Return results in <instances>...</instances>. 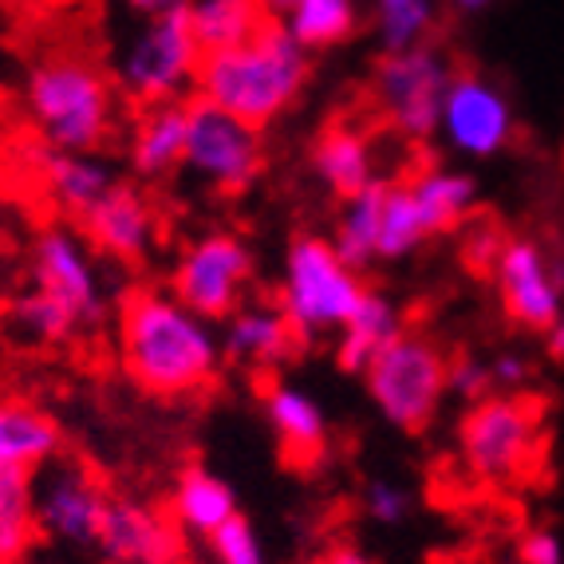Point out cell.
Instances as JSON below:
<instances>
[{
  "label": "cell",
  "instance_id": "cell-1",
  "mask_svg": "<svg viewBox=\"0 0 564 564\" xmlns=\"http://www.w3.org/2000/svg\"><path fill=\"white\" fill-rule=\"evenodd\" d=\"M119 356L147 395L186 399L217 379L221 336L170 289H134L119 304Z\"/></svg>",
  "mask_w": 564,
  "mask_h": 564
},
{
  "label": "cell",
  "instance_id": "cell-2",
  "mask_svg": "<svg viewBox=\"0 0 564 564\" xmlns=\"http://www.w3.org/2000/svg\"><path fill=\"white\" fill-rule=\"evenodd\" d=\"M308 79V52L284 32L281 20H264V29L249 44L202 56L194 91L206 104L249 122L253 131H264L296 107Z\"/></svg>",
  "mask_w": 564,
  "mask_h": 564
},
{
  "label": "cell",
  "instance_id": "cell-3",
  "mask_svg": "<svg viewBox=\"0 0 564 564\" xmlns=\"http://www.w3.org/2000/svg\"><path fill=\"white\" fill-rule=\"evenodd\" d=\"M24 104L40 142L64 154H95L111 139L119 99L107 72L79 56H47L24 79Z\"/></svg>",
  "mask_w": 564,
  "mask_h": 564
},
{
  "label": "cell",
  "instance_id": "cell-4",
  "mask_svg": "<svg viewBox=\"0 0 564 564\" xmlns=\"http://www.w3.org/2000/svg\"><path fill=\"white\" fill-rule=\"evenodd\" d=\"M364 273H356V269L339 261L328 237L296 234L289 241L276 308L284 312V321L296 328V336L304 344L336 336L351 321V312L364 301Z\"/></svg>",
  "mask_w": 564,
  "mask_h": 564
},
{
  "label": "cell",
  "instance_id": "cell-5",
  "mask_svg": "<svg viewBox=\"0 0 564 564\" xmlns=\"http://www.w3.org/2000/svg\"><path fill=\"white\" fill-rule=\"evenodd\" d=\"M541 446V403L529 395H486L466 406L458 423L462 466L486 486H509L525 478Z\"/></svg>",
  "mask_w": 564,
  "mask_h": 564
},
{
  "label": "cell",
  "instance_id": "cell-6",
  "mask_svg": "<svg viewBox=\"0 0 564 564\" xmlns=\"http://www.w3.org/2000/svg\"><path fill=\"white\" fill-rule=\"evenodd\" d=\"M367 399L403 434H423L446 399V356L423 332H403L387 344L364 376Z\"/></svg>",
  "mask_w": 564,
  "mask_h": 564
},
{
  "label": "cell",
  "instance_id": "cell-7",
  "mask_svg": "<svg viewBox=\"0 0 564 564\" xmlns=\"http://www.w3.org/2000/svg\"><path fill=\"white\" fill-rule=\"evenodd\" d=\"M198 64L202 47L189 32V12L182 4L174 12L142 20L131 44L122 47L115 76L127 99H134L139 107L182 104V95L198 79Z\"/></svg>",
  "mask_w": 564,
  "mask_h": 564
},
{
  "label": "cell",
  "instance_id": "cell-8",
  "mask_svg": "<svg viewBox=\"0 0 564 564\" xmlns=\"http://www.w3.org/2000/svg\"><path fill=\"white\" fill-rule=\"evenodd\" d=\"M253 249L237 234L214 229L186 245L170 269V296L206 324H226L245 304L253 281Z\"/></svg>",
  "mask_w": 564,
  "mask_h": 564
},
{
  "label": "cell",
  "instance_id": "cell-9",
  "mask_svg": "<svg viewBox=\"0 0 564 564\" xmlns=\"http://www.w3.org/2000/svg\"><path fill=\"white\" fill-rule=\"evenodd\" d=\"M182 166L217 194H245L264 174L261 131L194 95V99H186Z\"/></svg>",
  "mask_w": 564,
  "mask_h": 564
},
{
  "label": "cell",
  "instance_id": "cell-10",
  "mask_svg": "<svg viewBox=\"0 0 564 564\" xmlns=\"http://www.w3.org/2000/svg\"><path fill=\"white\" fill-rule=\"evenodd\" d=\"M454 79V67L443 47L419 44L411 52H391L376 67V99L399 134L414 142H426L438 134L446 87Z\"/></svg>",
  "mask_w": 564,
  "mask_h": 564
},
{
  "label": "cell",
  "instance_id": "cell-11",
  "mask_svg": "<svg viewBox=\"0 0 564 564\" xmlns=\"http://www.w3.org/2000/svg\"><path fill=\"white\" fill-rule=\"evenodd\" d=\"M506 321L521 332H545L564 312V257L533 237H509L489 264Z\"/></svg>",
  "mask_w": 564,
  "mask_h": 564
},
{
  "label": "cell",
  "instance_id": "cell-12",
  "mask_svg": "<svg viewBox=\"0 0 564 564\" xmlns=\"http://www.w3.org/2000/svg\"><path fill=\"white\" fill-rule=\"evenodd\" d=\"M32 281L36 292L72 316L79 332H91L107 321V292L95 269L87 241L67 226H52L36 237L32 249Z\"/></svg>",
  "mask_w": 564,
  "mask_h": 564
},
{
  "label": "cell",
  "instance_id": "cell-13",
  "mask_svg": "<svg viewBox=\"0 0 564 564\" xmlns=\"http://www.w3.org/2000/svg\"><path fill=\"white\" fill-rule=\"evenodd\" d=\"M107 489L79 458H52L32 474V506L40 533L72 549H95L107 513Z\"/></svg>",
  "mask_w": 564,
  "mask_h": 564
},
{
  "label": "cell",
  "instance_id": "cell-14",
  "mask_svg": "<svg viewBox=\"0 0 564 564\" xmlns=\"http://www.w3.org/2000/svg\"><path fill=\"white\" fill-rule=\"evenodd\" d=\"M438 134L462 159H494L513 139V104L501 84L481 72H454L446 87Z\"/></svg>",
  "mask_w": 564,
  "mask_h": 564
},
{
  "label": "cell",
  "instance_id": "cell-15",
  "mask_svg": "<svg viewBox=\"0 0 564 564\" xmlns=\"http://www.w3.org/2000/svg\"><path fill=\"white\" fill-rule=\"evenodd\" d=\"M76 221L87 249L95 257H107V261L119 264H139L154 249V237H159L154 206L139 186H127V182H115L104 198L95 202L91 209H84Z\"/></svg>",
  "mask_w": 564,
  "mask_h": 564
},
{
  "label": "cell",
  "instance_id": "cell-16",
  "mask_svg": "<svg viewBox=\"0 0 564 564\" xmlns=\"http://www.w3.org/2000/svg\"><path fill=\"white\" fill-rule=\"evenodd\" d=\"M186 536L170 513L131 498L107 501L95 549L107 564H182Z\"/></svg>",
  "mask_w": 564,
  "mask_h": 564
},
{
  "label": "cell",
  "instance_id": "cell-17",
  "mask_svg": "<svg viewBox=\"0 0 564 564\" xmlns=\"http://www.w3.org/2000/svg\"><path fill=\"white\" fill-rule=\"evenodd\" d=\"M264 419L273 426V438L281 446V458L289 466H316L328 451V414L316 399L296 383H276L264 387Z\"/></svg>",
  "mask_w": 564,
  "mask_h": 564
},
{
  "label": "cell",
  "instance_id": "cell-18",
  "mask_svg": "<svg viewBox=\"0 0 564 564\" xmlns=\"http://www.w3.org/2000/svg\"><path fill=\"white\" fill-rule=\"evenodd\" d=\"M304 339L296 336L281 308H264V304H241L221 328V356L234 364L257 367V371H273L296 359Z\"/></svg>",
  "mask_w": 564,
  "mask_h": 564
},
{
  "label": "cell",
  "instance_id": "cell-19",
  "mask_svg": "<svg viewBox=\"0 0 564 564\" xmlns=\"http://www.w3.org/2000/svg\"><path fill=\"white\" fill-rule=\"evenodd\" d=\"M406 186H411L414 214H419L426 241L454 234L478 209V182L458 166H426L414 178H406Z\"/></svg>",
  "mask_w": 564,
  "mask_h": 564
},
{
  "label": "cell",
  "instance_id": "cell-20",
  "mask_svg": "<svg viewBox=\"0 0 564 564\" xmlns=\"http://www.w3.org/2000/svg\"><path fill=\"white\" fill-rule=\"evenodd\" d=\"M186 154V99L182 104L142 107L127 142V162L139 182H159L182 166Z\"/></svg>",
  "mask_w": 564,
  "mask_h": 564
},
{
  "label": "cell",
  "instance_id": "cell-21",
  "mask_svg": "<svg viewBox=\"0 0 564 564\" xmlns=\"http://www.w3.org/2000/svg\"><path fill=\"white\" fill-rule=\"evenodd\" d=\"M29 162L40 170V178H44L47 194L56 198V206L67 209L72 217L91 209L115 186V170L95 154H64L36 142V147H29Z\"/></svg>",
  "mask_w": 564,
  "mask_h": 564
},
{
  "label": "cell",
  "instance_id": "cell-22",
  "mask_svg": "<svg viewBox=\"0 0 564 564\" xmlns=\"http://www.w3.org/2000/svg\"><path fill=\"white\" fill-rule=\"evenodd\" d=\"M403 312L399 304L379 289H367L356 304L351 321L336 332V367L344 376H364L371 359L403 336Z\"/></svg>",
  "mask_w": 564,
  "mask_h": 564
},
{
  "label": "cell",
  "instance_id": "cell-23",
  "mask_svg": "<svg viewBox=\"0 0 564 564\" xmlns=\"http://www.w3.org/2000/svg\"><path fill=\"white\" fill-rule=\"evenodd\" d=\"M312 170L316 178L324 182L332 198L344 202L351 194H359L364 186L379 178L376 174V151L367 134H359L356 127H344V122H332L316 134L312 142Z\"/></svg>",
  "mask_w": 564,
  "mask_h": 564
},
{
  "label": "cell",
  "instance_id": "cell-24",
  "mask_svg": "<svg viewBox=\"0 0 564 564\" xmlns=\"http://www.w3.org/2000/svg\"><path fill=\"white\" fill-rule=\"evenodd\" d=\"M237 513H241L237 509V489L226 478H217L206 466H186L178 474L174 494H170V518L182 529V536L206 541L209 533H217Z\"/></svg>",
  "mask_w": 564,
  "mask_h": 564
},
{
  "label": "cell",
  "instance_id": "cell-25",
  "mask_svg": "<svg viewBox=\"0 0 564 564\" xmlns=\"http://www.w3.org/2000/svg\"><path fill=\"white\" fill-rule=\"evenodd\" d=\"M64 434L44 411L29 403H0V470L36 474L52 458H59Z\"/></svg>",
  "mask_w": 564,
  "mask_h": 564
},
{
  "label": "cell",
  "instance_id": "cell-26",
  "mask_svg": "<svg viewBox=\"0 0 564 564\" xmlns=\"http://www.w3.org/2000/svg\"><path fill=\"white\" fill-rule=\"evenodd\" d=\"M383 189L387 182L376 178L371 186H364L359 194L339 202V217L332 226V249L339 253V261L367 273L379 261V217H383Z\"/></svg>",
  "mask_w": 564,
  "mask_h": 564
},
{
  "label": "cell",
  "instance_id": "cell-27",
  "mask_svg": "<svg viewBox=\"0 0 564 564\" xmlns=\"http://www.w3.org/2000/svg\"><path fill=\"white\" fill-rule=\"evenodd\" d=\"M186 12L202 56L249 44L269 20L257 0H186Z\"/></svg>",
  "mask_w": 564,
  "mask_h": 564
},
{
  "label": "cell",
  "instance_id": "cell-28",
  "mask_svg": "<svg viewBox=\"0 0 564 564\" xmlns=\"http://www.w3.org/2000/svg\"><path fill=\"white\" fill-rule=\"evenodd\" d=\"M304 52H328V47L348 44L359 32V4L356 0H292V9L281 17Z\"/></svg>",
  "mask_w": 564,
  "mask_h": 564
},
{
  "label": "cell",
  "instance_id": "cell-29",
  "mask_svg": "<svg viewBox=\"0 0 564 564\" xmlns=\"http://www.w3.org/2000/svg\"><path fill=\"white\" fill-rule=\"evenodd\" d=\"M36 506H32V474L0 470V564H20L36 541Z\"/></svg>",
  "mask_w": 564,
  "mask_h": 564
},
{
  "label": "cell",
  "instance_id": "cell-30",
  "mask_svg": "<svg viewBox=\"0 0 564 564\" xmlns=\"http://www.w3.org/2000/svg\"><path fill=\"white\" fill-rule=\"evenodd\" d=\"M371 9H376V32L379 44H383V56L431 44L438 0H371Z\"/></svg>",
  "mask_w": 564,
  "mask_h": 564
},
{
  "label": "cell",
  "instance_id": "cell-31",
  "mask_svg": "<svg viewBox=\"0 0 564 564\" xmlns=\"http://www.w3.org/2000/svg\"><path fill=\"white\" fill-rule=\"evenodd\" d=\"M426 245V234L414 214L411 186L387 182L383 189V217H379V261H406Z\"/></svg>",
  "mask_w": 564,
  "mask_h": 564
},
{
  "label": "cell",
  "instance_id": "cell-32",
  "mask_svg": "<svg viewBox=\"0 0 564 564\" xmlns=\"http://www.w3.org/2000/svg\"><path fill=\"white\" fill-rule=\"evenodd\" d=\"M9 324L24 339H36V344H67L72 336H79V328L72 324V316H67L59 304L47 301L44 292H36V289L12 301Z\"/></svg>",
  "mask_w": 564,
  "mask_h": 564
},
{
  "label": "cell",
  "instance_id": "cell-33",
  "mask_svg": "<svg viewBox=\"0 0 564 564\" xmlns=\"http://www.w3.org/2000/svg\"><path fill=\"white\" fill-rule=\"evenodd\" d=\"M206 549H209V561L214 564H269L261 533H257L253 521L245 518V513L229 518L217 533H209Z\"/></svg>",
  "mask_w": 564,
  "mask_h": 564
},
{
  "label": "cell",
  "instance_id": "cell-34",
  "mask_svg": "<svg viewBox=\"0 0 564 564\" xmlns=\"http://www.w3.org/2000/svg\"><path fill=\"white\" fill-rule=\"evenodd\" d=\"M446 395H454L466 406H474L486 395H494V376H489L486 359H478V356L446 359Z\"/></svg>",
  "mask_w": 564,
  "mask_h": 564
},
{
  "label": "cell",
  "instance_id": "cell-35",
  "mask_svg": "<svg viewBox=\"0 0 564 564\" xmlns=\"http://www.w3.org/2000/svg\"><path fill=\"white\" fill-rule=\"evenodd\" d=\"M364 513L376 521V525L395 529V525H403V521L411 518V494H406L399 481L379 478V481H371V486L364 489Z\"/></svg>",
  "mask_w": 564,
  "mask_h": 564
},
{
  "label": "cell",
  "instance_id": "cell-36",
  "mask_svg": "<svg viewBox=\"0 0 564 564\" xmlns=\"http://www.w3.org/2000/svg\"><path fill=\"white\" fill-rule=\"evenodd\" d=\"M489 376H494V391L501 395H518L521 387L533 379V356L521 348H506L489 359Z\"/></svg>",
  "mask_w": 564,
  "mask_h": 564
},
{
  "label": "cell",
  "instance_id": "cell-37",
  "mask_svg": "<svg viewBox=\"0 0 564 564\" xmlns=\"http://www.w3.org/2000/svg\"><path fill=\"white\" fill-rule=\"evenodd\" d=\"M521 564H564V541L553 529H529L518 545Z\"/></svg>",
  "mask_w": 564,
  "mask_h": 564
},
{
  "label": "cell",
  "instance_id": "cell-38",
  "mask_svg": "<svg viewBox=\"0 0 564 564\" xmlns=\"http://www.w3.org/2000/svg\"><path fill=\"white\" fill-rule=\"evenodd\" d=\"M119 4H127L131 12H139L142 20L147 17H162V12H174V9H182L186 0H119Z\"/></svg>",
  "mask_w": 564,
  "mask_h": 564
},
{
  "label": "cell",
  "instance_id": "cell-39",
  "mask_svg": "<svg viewBox=\"0 0 564 564\" xmlns=\"http://www.w3.org/2000/svg\"><path fill=\"white\" fill-rule=\"evenodd\" d=\"M541 336H545V356L553 359V364H564V312L541 332Z\"/></svg>",
  "mask_w": 564,
  "mask_h": 564
},
{
  "label": "cell",
  "instance_id": "cell-40",
  "mask_svg": "<svg viewBox=\"0 0 564 564\" xmlns=\"http://www.w3.org/2000/svg\"><path fill=\"white\" fill-rule=\"evenodd\" d=\"M316 564H376V561L356 545H339V549H332V553H324Z\"/></svg>",
  "mask_w": 564,
  "mask_h": 564
},
{
  "label": "cell",
  "instance_id": "cell-41",
  "mask_svg": "<svg viewBox=\"0 0 564 564\" xmlns=\"http://www.w3.org/2000/svg\"><path fill=\"white\" fill-rule=\"evenodd\" d=\"M494 4H501V0H451V9L462 12V17H481V12H489Z\"/></svg>",
  "mask_w": 564,
  "mask_h": 564
},
{
  "label": "cell",
  "instance_id": "cell-42",
  "mask_svg": "<svg viewBox=\"0 0 564 564\" xmlns=\"http://www.w3.org/2000/svg\"><path fill=\"white\" fill-rule=\"evenodd\" d=\"M257 4H261V12H264L269 20H281L284 12L292 9V0H257Z\"/></svg>",
  "mask_w": 564,
  "mask_h": 564
}]
</instances>
